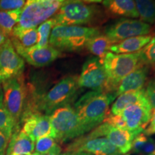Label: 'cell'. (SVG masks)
I'll use <instances>...</instances> for the list:
<instances>
[{
    "mask_svg": "<svg viewBox=\"0 0 155 155\" xmlns=\"http://www.w3.org/2000/svg\"><path fill=\"white\" fill-rule=\"evenodd\" d=\"M114 94L91 91L87 92L75 103L74 108L85 133L103 123L109 113V106L115 99Z\"/></svg>",
    "mask_w": 155,
    "mask_h": 155,
    "instance_id": "6da1fadb",
    "label": "cell"
},
{
    "mask_svg": "<svg viewBox=\"0 0 155 155\" xmlns=\"http://www.w3.org/2000/svg\"><path fill=\"white\" fill-rule=\"evenodd\" d=\"M80 88L78 75L64 77L45 94L34 99L35 111L50 115L57 108L71 105L77 98Z\"/></svg>",
    "mask_w": 155,
    "mask_h": 155,
    "instance_id": "7a4b0ae2",
    "label": "cell"
},
{
    "mask_svg": "<svg viewBox=\"0 0 155 155\" xmlns=\"http://www.w3.org/2000/svg\"><path fill=\"white\" fill-rule=\"evenodd\" d=\"M103 17V12L98 6L86 3L82 0H65L53 19L55 26H83L94 25L99 22Z\"/></svg>",
    "mask_w": 155,
    "mask_h": 155,
    "instance_id": "3957f363",
    "label": "cell"
},
{
    "mask_svg": "<svg viewBox=\"0 0 155 155\" xmlns=\"http://www.w3.org/2000/svg\"><path fill=\"white\" fill-rule=\"evenodd\" d=\"M101 33L96 27L56 25L51 31L49 45L61 52L80 51L91 38Z\"/></svg>",
    "mask_w": 155,
    "mask_h": 155,
    "instance_id": "277c9868",
    "label": "cell"
},
{
    "mask_svg": "<svg viewBox=\"0 0 155 155\" xmlns=\"http://www.w3.org/2000/svg\"><path fill=\"white\" fill-rule=\"evenodd\" d=\"M102 65L107 76L106 93L116 96L117 88L122 79L143 64L139 52L116 54L108 51L104 57Z\"/></svg>",
    "mask_w": 155,
    "mask_h": 155,
    "instance_id": "5b68a950",
    "label": "cell"
},
{
    "mask_svg": "<svg viewBox=\"0 0 155 155\" xmlns=\"http://www.w3.org/2000/svg\"><path fill=\"white\" fill-rule=\"evenodd\" d=\"M49 116L53 137L58 142H66L86 134L74 108L71 105L57 108Z\"/></svg>",
    "mask_w": 155,
    "mask_h": 155,
    "instance_id": "8992f818",
    "label": "cell"
},
{
    "mask_svg": "<svg viewBox=\"0 0 155 155\" xmlns=\"http://www.w3.org/2000/svg\"><path fill=\"white\" fill-rule=\"evenodd\" d=\"M2 85L3 88V107L14 123L15 131L19 130V124L22 121L26 108L27 99V90L22 75L3 81Z\"/></svg>",
    "mask_w": 155,
    "mask_h": 155,
    "instance_id": "52a82bcc",
    "label": "cell"
},
{
    "mask_svg": "<svg viewBox=\"0 0 155 155\" xmlns=\"http://www.w3.org/2000/svg\"><path fill=\"white\" fill-rule=\"evenodd\" d=\"M61 4L58 0H45L40 2L25 4L21 12L19 22L14 29L36 28L53 17Z\"/></svg>",
    "mask_w": 155,
    "mask_h": 155,
    "instance_id": "ba28073f",
    "label": "cell"
},
{
    "mask_svg": "<svg viewBox=\"0 0 155 155\" xmlns=\"http://www.w3.org/2000/svg\"><path fill=\"white\" fill-rule=\"evenodd\" d=\"M151 31V25L140 19L121 18L106 27L104 34L114 44L133 37L147 35Z\"/></svg>",
    "mask_w": 155,
    "mask_h": 155,
    "instance_id": "9c48e42d",
    "label": "cell"
},
{
    "mask_svg": "<svg viewBox=\"0 0 155 155\" xmlns=\"http://www.w3.org/2000/svg\"><path fill=\"white\" fill-rule=\"evenodd\" d=\"M65 152H83L90 155H121L106 137H93L88 134L75 139L66 147Z\"/></svg>",
    "mask_w": 155,
    "mask_h": 155,
    "instance_id": "30bf717a",
    "label": "cell"
},
{
    "mask_svg": "<svg viewBox=\"0 0 155 155\" xmlns=\"http://www.w3.org/2000/svg\"><path fill=\"white\" fill-rule=\"evenodd\" d=\"M78 85L81 88H86L94 91L106 93L107 76L98 58H89L83 64L78 76Z\"/></svg>",
    "mask_w": 155,
    "mask_h": 155,
    "instance_id": "8fae6325",
    "label": "cell"
},
{
    "mask_svg": "<svg viewBox=\"0 0 155 155\" xmlns=\"http://www.w3.org/2000/svg\"><path fill=\"white\" fill-rule=\"evenodd\" d=\"M24 59L17 53L10 38L0 48V82L22 75Z\"/></svg>",
    "mask_w": 155,
    "mask_h": 155,
    "instance_id": "7c38bea8",
    "label": "cell"
},
{
    "mask_svg": "<svg viewBox=\"0 0 155 155\" xmlns=\"http://www.w3.org/2000/svg\"><path fill=\"white\" fill-rule=\"evenodd\" d=\"M152 109L147 98L125 108L121 116L127 130L137 135L142 133L150 122Z\"/></svg>",
    "mask_w": 155,
    "mask_h": 155,
    "instance_id": "4fadbf2b",
    "label": "cell"
},
{
    "mask_svg": "<svg viewBox=\"0 0 155 155\" xmlns=\"http://www.w3.org/2000/svg\"><path fill=\"white\" fill-rule=\"evenodd\" d=\"M14 48L23 59L35 67H44L50 65L62 55L60 50L50 45L44 48L36 46L30 48H22L18 46H14Z\"/></svg>",
    "mask_w": 155,
    "mask_h": 155,
    "instance_id": "5bb4252c",
    "label": "cell"
},
{
    "mask_svg": "<svg viewBox=\"0 0 155 155\" xmlns=\"http://www.w3.org/2000/svg\"><path fill=\"white\" fill-rule=\"evenodd\" d=\"M22 122H24V124L22 130L34 142L42 137H53V129L49 115L39 112L31 114L26 116Z\"/></svg>",
    "mask_w": 155,
    "mask_h": 155,
    "instance_id": "9a60e30c",
    "label": "cell"
},
{
    "mask_svg": "<svg viewBox=\"0 0 155 155\" xmlns=\"http://www.w3.org/2000/svg\"><path fill=\"white\" fill-rule=\"evenodd\" d=\"M149 67L150 66L148 65H141L124 78L119 83L116 96L117 97L128 91H138L144 88L150 72Z\"/></svg>",
    "mask_w": 155,
    "mask_h": 155,
    "instance_id": "2e32d148",
    "label": "cell"
},
{
    "mask_svg": "<svg viewBox=\"0 0 155 155\" xmlns=\"http://www.w3.org/2000/svg\"><path fill=\"white\" fill-rule=\"evenodd\" d=\"M137 136L130 131L114 127L108 124L105 134V137L118 149L121 154H127L131 150L133 140Z\"/></svg>",
    "mask_w": 155,
    "mask_h": 155,
    "instance_id": "e0dca14e",
    "label": "cell"
},
{
    "mask_svg": "<svg viewBox=\"0 0 155 155\" xmlns=\"http://www.w3.org/2000/svg\"><path fill=\"white\" fill-rule=\"evenodd\" d=\"M34 152V141L22 130L13 131L6 155H31Z\"/></svg>",
    "mask_w": 155,
    "mask_h": 155,
    "instance_id": "ac0fdd59",
    "label": "cell"
},
{
    "mask_svg": "<svg viewBox=\"0 0 155 155\" xmlns=\"http://www.w3.org/2000/svg\"><path fill=\"white\" fill-rule=\"evenodd\" d=\"M103 6L108 15L127 18H139L134 0H104Z\"/></svg>",
    "mask_w": 155,
    "mask_h": 155,
    "instance_id": "d6986e66",
    "label": "cell"
},
{
    "mask_svg": "<svg viewBox=\"0 0 155 155\" xmlns=\"http://www.w3.org/2000/svg\"><path fill=\"white\" fill-rule=\"evenodd\" d=\"M152 35L133 37L112 45L109 51L116 54L134 53L140 51L152 40Z\"/></svg>",
    "mask_w": 155,
    "mask_h": 155,
    "instance_id": "ffe728a7",
    "label": "cell"
},
{
    "mask_svg": "<svg viewBox=\"0 0 155 155\" xmlns=\"http://www.w3.org/2000/svg\"><path fill=\"white\" fill-rule=\"evenodd\" d=\"M145 98H146V96L144 94V88L124 93L117 96V98L111 106L110 114H114V115H119L127 106L138 103Z\"/></svg>",
    "mask_w": 155,
    "mask_h": 155,
    "instance_id": "44dd1931",
    "label": "cell"
},
{
    "mask_svg": "<svg viewBox=\"0 0 155 155\" xmlns=\"http://www.w3.org/2000/svg\"><path fill=\"white\" fill-rule=\"evenodd\" d=\"M10 38L14 46H18L22 48L34 47L38 42V30L37 28L24 30L14 29Z\"/></svg>",
    "mask_w": 155,
    "mask_h": 155,
    "instance_id": "7402d4cb",
    "label": "cell"
},
{
    "mask_svg": "<svg viewBox=\"0 0 155 155\" xmlns=\"http://www.w3.org/2000/svg\"><path fill=\"white\" fill-rule=\"evenodd\" d=\"M113 45L111 40L104 34H99L91 38L87 42L86 49L98 58L101 63L104 61L106 54Z\"/></svg>",
    "mask_w": 155,
    "mask_h": 155,
    "instance_id": "603a6c76",
    "label": "cell"
},
{
    "mask_svg": "<svg viewBox=\"0 0 155 155\" xmlns=\"http://www.w3.org/2000/svg\"><path fill=\"white\" fill-rule=\"evenodd\" d=\"M22 9L14 11H0V32L10 38L12 31L19 22Z\"/></svg>",
    "mask_w": 155,
    "mask_h": 155,
    "instance_id": "cb8c5ba5",
    "label": "cell"
},
{
    "mask_svg": "<svg viewBox=\"0 0 155 155\" xmlns=\"http://www.w3.org/2000/svg\"><path fill=\"white\" fill-rule=\"evenodd\" d=\"M131 150L138 155H155V141L142 132L133 140Z\"/></svg>",
    "mask_w": 155,
    "mask_h": 155,
    "instance_id": "d4e9b609",
    "label": "cell"
},
{
    "mask_svg": "<svg viewBox=\"0 0 155 155\" xmlns=\"http://www.w3.org/2000/svg\"><path fill=\"white\" fill-rule=\"evenodd\" d=\"M139 18L147 24L155 23V0H134Z\"/></svg>",
    "mask_w": 155,
    "mask_h": 155,
    "instance_id": "484cf974",
    "label": "cell"
},
{
    "mask_svg": "<svg viewBox=\"0 0 155 155\" xmlns=\"http://www.w3.org/2000/svg\"><path fill=\"white\" fill-rule=\"evenodd\" d=\"M55 26V24L53 17L39 25L37 29L38 30V42L35 45L36 47L44 48L49 45L50 34H51L52 30Z\"/></svg>",
    "mask_w": 155,
    "mask_h": 155,
    "instance_id": "4316f807",
    "label": "cell"
},
{
    "mask_svg": "<svg viewBox=\"0 0 155 155\" xmlns=\"http://www.w3.org/2000/svg\"><path fill=\"white\" fill-rule=\"evenodd\" d=\"M139 53L143 65L148 66L155 65V36L153 37L149 43L139 51Z\"/></svg>",
    "mask_w": 155,
    "mask_h": 155,
    "instance_id": "83f0119b",
    "label": "cell"
},
{
    "mask_svg": "<svg viewBox=\"0 0 155 155\" xmlns=\"http://www.w3.org/2000/svg\"><path fill=\"white\" fill-rule=\"evenodd\" d=\"M55 139L52 137H45L36 141L35 145V152L42 155L50 152L58 144Z\"/></svg>",
    "mask_w": 155,
    "mask_h": 155,
    "instance_id": "f1b7e54d",
    "label": "cell"
},
{
    "mask_svg": "<svg viewBox=\"0 0 155 155\" xmlns=\"http://www.w3.org/2000/svg\"><path fill=\"white\" fill-rule=\"evenodd\" d=\"M25 0H0V11H14L22 9Z\"/></svg>",
    "mask_w": 155,
    "mask_h": 155,
    "instance_id": "f546056e",
    "label": "cell"
},
{
    "mask_svg": "<svg viewBox=\"0 0 155 155\" xmlns=\"http://www.w3.org/2000/svg\"><path fill=\"white\" fill-rule=\"evenodd\" d=\"M13 131L11 127L0 130V155H5Z\"/></svg>",
    "mask_w": 155,
    "mask_h": 155,
    "instance_id": "4dcf8cb0",
    "label": "cell"
},
{
    "mask_svg": "<svg viewBox=\"0 0 155 155\" xmlns=\"http://www.w3.org/2000/svg\"><path fill=\"white\" fill-rule=\"evenodd\" d=\"M144 88L146 98L152 108H155V79L150 80Z\"/></svg>",
    "mask_w": 155,
    "mask_h": 155,
    "instance_id": "1f68e13d",
    "label": "cell"
},
{
    "mask_svg": "<svg viewBox=\"0 0 155 155\" xmlns=\"http://www.w3.org/2000/svg\"><path fill=\"white\" fill-rule=\"evenodd\" d=\"M10 127L13 128L15 131V125L12 120L11 119L10 116L6 111L3 106H1L0 107V130Z\"/></svg>",
    "mask_w": 155,
    "mask_h": 155,
    "instance_id": "d6a6232c",
    "label": "cell"
},
{
    "mask_svg": "<svg viewBox=\"0 0 155 155\" xmlns=\"http://www.w3.org/2000/svg\"><path fill=\"white\" fill-rule=\"evenodd\" d=\"M143 133L147 137H150L155 134V108H152L151 111L150 120L148 125L145 128Z\"/></svg>",
    "mask_w": 155,
    "mask_h": 155,
    "instance_id": "836d02e7",
    "label": "cell"
},
{
    "mask_svg": "<svg viewBox=\"0 0 155 155\" xmlns=\"http://www.w3.org/2000/svg\"><path fill=\"white\" fill-rule=\"evenodd\" d=\"M61 151H62L61 147H60L58 144H57L55 147H54L53 150L50 151V152L47 153V154H42V155H59L61 153ZM31 155H40V154H37V153L34 152L33 154H31Z\"/></svg>",
    "mask_w": 155,
    "mask_h": 155,
    "instance_id": "e575fe53",
    "label": "cell"
},
{
    "mask_svg": "<svg viewBox=\"0 0 155 155\" xmlns=\"http://www.w3.org/2000/svg\"><path fill=\"white\" fill-rule=\"evenodd\" d=\"M3 106V88L2 82H0V107Z\"/></svg>",
    "mask_w": 155,
    "mask_h": 155,
    "instance_id": "d590c367",
    "label": "cell"
},
{
    "mask_svg": "<svg viewBox=\"0 0 155 155\" xmlns=\"http://www.w3.org/2000/svg\"><path fill=\"white\" fill-rule=\"evenodd\" d=\"M7 38H6L2 32H0V48L2 47V45L4 43H5L6 40H7Z\"/></svg>",
    "mask_w": 155,
    "mask_h": 155,
    "instance_id": "8d00e7d4",
    "label": "cell"
},
{
    "mask_svg": "<svg viewBox=\"0 0 155 155\" xmlns=\"http://www.w3.org/2000/svg\"><path fill=\"white\" fill-rule=\"evenodd\" d=\"M82 1L88 4H97L102 2L104 0H82Z\"/></svg>",
    "mask_w": 155,
    "mask_h": 155,
    "instance_id": "74e56055",
    "label": "cell"
},
{
    "mask_svg": "<svg viewBox=\"0 0 155 155\" xmlns=\"http://www.w3.org/2000/svg\"><path fill=\"white\" fill-rule=\"evenodd\" d=\"M45 0H27L25 4H30L34 2H44Z\"/></svg>",
    "mask_w": 155,
    "mask_h": 155,
    "instance_id": "f35d334b",
    "label": "cell"
},
{
    "mask_svg": "<svg viewBox=\"0 0 155 155\" xmlns=\"http://www.w3.org/2000/svg\"><path fill=\"white\" fill-rule=\"evenodd\" d=\"M58 1H59L60 2H61V3H63L64 1H65V0H58Z\"/></svg>",
    "mask_w": 155,
    "mask_h": 155,
    "instance_id": "ab89813d",
    "label": "cell"
},
{
    "mask_svg": "<svg viewBox=\"0 0 155 155\" xmlns=\"http://www.w3.org/2000/svg\"><path fill=\"white\" fill-rule=\"evenodd\" d=\"M153 67L154 68V71H155V65H154V66H153Z\"/></svg>",
    "mask_w": 155,
    "mask_h": 155,
    "instance_id": "60d3db41",
    "label": "cell"
}]
</instances>
